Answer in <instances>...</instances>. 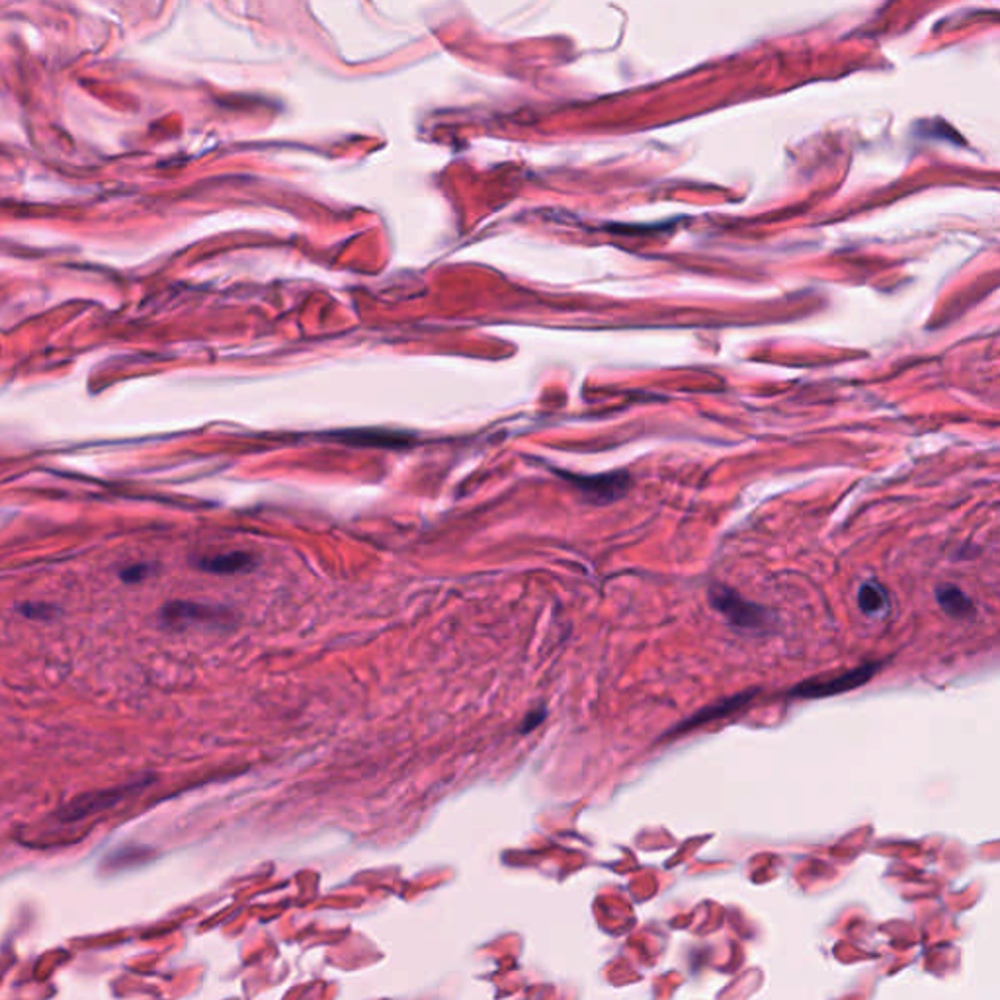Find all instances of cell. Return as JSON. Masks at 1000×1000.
Listing matches in <instances>:
<instances>
[{"label":"cell","mask_w":1000,"mask_h":1000,"mask_svg":"<svg viewBox=\"0 0 1000 1000\" xmlns=\"http://www.w3.org/2000/svg\"><path fill=\"white\" fill-rule=\"evenodd\" d=\"M336 442H343L346 445H356V448H383V450H403L413 444V436L405 432H393V430H344L333 434Z\"/></svg>","instance_id":"8992f818"},{"label":"cell","mask_w":1000,"mask_h":1000,"mask_svg":"<svg viewBox=\"0 0 1000 1000\" xmlns=\"http://www.w3.org/2000/svg\"><path fill=\"white\" fill-rule=\"evenodd\" d=\"M711 608L721 614L729 626L745 631H762L768 626V611L755 602H748L733 588L725 584H713L708 592Z\"/></svg>","instance_id":"6da1fadb"},{"label":"cell","mask_w":1000,"mask_h":1000,"mask_svg":"<svg viewBox=\"0 0 1000 1000\" xmlns=\"http://www.w3.org/2000/svg\"><path fill=\"white\" fill-rule=\"evenodd\" d=\"M879 663H866L858 668L849 670V673H842L839 676H832L827 680H807L803 684L795 686L790 696L792 698H802V700H819V698H829V696H839L842 692H850L860 688L864 684H867L872 676L879 670Z\"/></svg>","instance_id":"277c9868"},{"label":"cell","mask_w":1000,"mask_h":1000,"mask_svg":"<svg viewBox=\"0 0 1000 1000\" xmlns=\"http://www.w3.org/2000/svg\"><path fill=\"white\" fill-rule=\"evenodd\" d=\"M20 614H23L30 619H53L57 614V608L50 606V604H41V602H26L23 606L18 608Z\"/></svg>","instance_id":"8fae6325"},{"label":"cell","mask_w":1000,"mask_h":1000,"mask_svg":"<svg viewBox=\"0 0 1000 1000\" xmlns=\"http://www.w3.org/2000/svg\"><path fill=\"white\" fill-rule=\"evenodd\" d=\"M544 720H546V711H544V710H536V711H532V713H529V715L526 717V721L522 723L520 731H522V733H529V731H532V729L539 727V723L544 721Z\"/></svg>","instance_id":"4fadbf2b"},{"label":"cell","mask_w":1000,"mask_h":1000,"mask_svg":"<svg viewBox=\"0 0 1000 1000\" xmlns=\"http://www.w3.org/2000/svg\"><path fill=\"white\" fill-rule=\"evenodd\" d=\"M197 567L211 574H239L252 571L256 567V559L246 551H229L199 559Z\"/></svg>","instance_id":"ba28073f"},{"label":"cell","mask_w":1000,"mask_h":1000,"mask_svg":"<svg viewBox=\"0 0 1000 1000\" xmlns=\"http://www.w3.org/2000/svg\"><path fill=\"white\" fill-rule=\"evenodd\" d=\"M564 481L581 492V495L596 506H606L621 500L628 495L633 481L628 472H611L602 475H573L557 472Z\"/></svg>","instance_id":"7a4b0ae2"},{"label":"cell","mask_w":1000,"mask_h":1000,"mask_svg":"<svg viewBox=\"0 0 1000 1000\" xmlns=\"http://www.w3.org/2000/svg\"><path fill=\"white\" fill-rule=\"evenodd\" d=\"M936 600L940 608H942L950 618H956V619H966L969 616L975 614V608L971 598L961 591V588L954 586V584H944V586H938L936 592H934Z\"/></svg>","instance_id":"9c48e42d"},{"label":"cell","mask_w":1000,"mask_h":1000,"mask_svg":"<svg viewBox=\"0 0 1000 1000\" xmlns=\"http://www.w3.org/2000/svg\"><path fill=\"white\" fill-rule=\"evenodd\" d=\"M147 782H133V784H124V785H117V787H110V790H100V792H90L85 795H78L75 797L73 802H69L61 811H59V819L65 821V822H75L80 819H87L90 815H98L106 809H112L117 803H122L124 799H127L132 794H135L137 790H141Z\"/></svg>","instance_id":"5b68a950"},{"label":"cell","mask_w":1000,"mask_h":1000,"mask_svg":"<svg viewBox=\"0 0 1000 1000\" xmlns=\"http://www.w3.org/2000/svg\"><path fill=\"white\" fill-rule=\"evenodd\" d=\"M229 619H231V611L227 608L199 604V602H186V600H174V602L164 604L161 610V621L164 626L174 629L192 628V626L217 628V626H225Z\"/></svg>","instance_id":"3957f363"},{"label":"cell","mask_w":1000,"mask_h":1000,"mask_svg":"<svg viewBox=\"0 0 1000 1000\" xmlns=\"http://www.w3.org/2000/svg\"><path fill=\"white\" fill-rule=\"evenodd\" d=\"M858 604L867 616H876L889 606V594L884 586L876 581H867L858 591Z\"/></svg>","instance_id":"30bf717a"},{"label":"cell","mask_w":1000,"mask_h":1000,"mask_svg":"<svg viewBox=\"0 0 1000 1000\" xmlns=\"http://www.w3.org/2000/svg\"><path fill=\"white\" fill-rule=\"evenodd\" d=\"M752 693H755V692L737 693V696H733V698H725V700H721V702H717V703L710 705V708H705V710L698 711L696 715H692L690 720H686L684 723H680L674 733L692 731V729H698V727H702V725H705V723H711V721H717V720H723V717L739 711L740 708H745V705H747L752 698H755V696H752Z\"/></svg>","instance_id":"52a82bcc"},{"label":"cell","mask_w":1000,"mask_h":1000,"mask_svg":"<svg viewBox=\"0 0 1000 1000\" xmlns=\"http://www.w3.org/2000/svg\"><path fill=\"white\" fill-rule=\"evenodd\" d=\"M149 574H151V564L135 563V564H129V567L120 571V579L127 584H137L141 581H145Z\"/></svg>","instance_id":"7c38bea8"}]
</instances>
